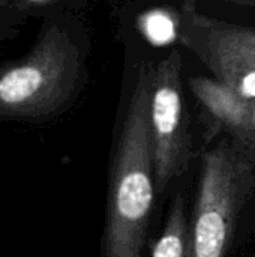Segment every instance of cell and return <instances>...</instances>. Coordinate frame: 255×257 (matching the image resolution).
I'll return each mask as SVG.
<instances>
[{
	"instance_id": "obj_6",
	"label": "cell",
	"mask_w": 255,
	"mask_h": 257,
	"mask_svg": "<svg viewBox=\"0 0 255 257\" xmlns=\"http://www.w3.org/2000/svg\"><path fill=\"white\" fill-rule=\"evenodd\" d=\"M143 29L149 41L155 45H167L174 41V23L164 11H152L143 18Z\"/></svg>"
},
{
	"instance_id": "obj_1",
	"label": "cell",
	"mask_w": 255,
	"mask_h": 257,
	"mask_svg": "<svg viewBox=\"0 0 255 257\" xmlns=\"http://www.w3.org/2000/svg\"><path fill=\"white\" fill-rule=\"evenodd\" d=\"M152 83L141 80L132 98L114 157L107 205V257H141L155 202L150 130Z\"/></svg>"
},
{
	"instance_id": "obj_8",
	"label": "cell",
	"mask_w": 255,
	"mask_h": 257,
	"mask_svg": "<svg viewBox=\"0 0 255 257\" xmlns=\"http://www.w3.org/2000/svg\"><path fill=\"white\" fill-rule=\"evenodd\" d=\"M8 2L18 6L20 9H23L24 12H27L32 17L36 11H39L42 8V5H45L50 0H8Z\"/></svg>"
},
{
	"instance_id": "obj_4",
	"label": "cell",
	"mask_w": 255,
	"mask_h": 257,
	"mask_svg": "<svg viewBox=\"0 0 255 257\" xmlns=\"http://www.w3.org/2000/svg\"><path fill=\"white\" fill-rule=\"evenodd\" d=\"M150 130L156 191L162 194L177 176L186 172L191 160V140L185 122L183 99L173 65H165L152 86Z\"/></svg>"
},
{
	"instance_id": "obj_3",
	"label": "cell",
	"mask_w": 255,
	"mask_h": 257,
	"mask_svg": "<svg viewBox=\"0 0 255 257\" xmlns=\"http://www.w3.org/2000/svg\"><path fill=\"white\" fill-rule=\"evenodd\" d=\"M254 187V166L234 145L222 142L201 155L191 221L192 257H227Z\"/></svg>"
},
{
	"instance_id": "obj_7",
	"label": "cell",
	"mask_w": 255,
	"mask_h": 257,
	"mask_svg": "<svg viewBox=\"0 0 255 257\" xmlns=\"http://www.w3.org/2000/svg\"><path fill=\"white\" fill-rule=\"evenodd\" d=\"M30 15L8 0H0V42L17 38Z\"/></svg>"
},
{
	"instance_id": "obj_5",
	"label": "cell",
	"mask_w": 255,
	"mask_h": 257,
	"mask_svg": "<svg viewBox=\"0 0 255 257\" xmlns=\"http://www.w3.org/2000/svg\"><path fill=\"white\" fill-rule=\"evenodd\" d=\"M150 257H192L191 227L185 214V202L180 193L176 194L168 211L164 229L152 245Z\"/></svg>"
},
{
	"instance_id": "obj_2",
	"label": "cell",
	"mask_w": 255,
	"mask_h": 257,
	"mask_svg": "<svg viewBox=\"0 0 255 257\" xmlns=\"http://www.w3.org/2000/svg\"><path fill=\"white\" fill-rule=\"evenodd\" d=\"M78 75L75 39L60 21L47 18L27 53L0 63V113H50L69 98Z\"/></svg>"
}]
</instances>
